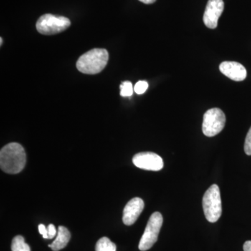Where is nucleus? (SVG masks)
<instances>
[{"mask_svg":"<svg viewBox=\"0 0 251 251\" xmlns=\"http://www.w3.org/2000/svg\"><path fill=\"white\" fill-rule=\"evenodd\" d=\"M26 163V153L22 145L12 143L5 145L0 151V167L8 174H18Z\"/></svg>","mask_w":251,"mask_h":251,"instance_id":"f257e3e1","label":"nucleus"},{"mask_svg":"<svg viewBox=\"0 0 251 251\" xmlns=\"http://www.w3.org/2000/svg\"><path fill=\"white\" fill-rule=\"evenodd\" d=\"M109 59L108 51L103 49H94L80 56L77 60L76 67L79 72L85 74L94 75L106 67Z\"/></svg>","mask_w":251,"mask_h":251,"instance_id":"f03ea898","label":"nucleus"},{"mask_svg":"<svg viewBox=\"0 0 251 251\" xmlns=\"http://www.w3.org/2000/svg\"><path fill=\"white\" fill-rule=\"evenodd\" d=\"M202 206L206 220L210 223H216L222 214V202L219 186L213 184L204 193Z\"/></svg>","mask_w":251,"mask_h":251,"instance_id":"7ed1b4c3","label":"nucleus"},{"mask_svg":"<svg viewBox=\"0 0 251 251\" xmlns=\"http://www.w3.org/2000/svg\"><path fill=\"white\" fill-rule=\"evenodd\" d=\"M71 25L69 18L56 16L52 14H44L36 22L37 31L44 35H53L68 29Z\"/></svg>","mask_w":251,"mask_h":251,"instance_id":"20e7f679","label":"nucleus"},{"mask_svg":"<svg viewBox=\"0 0 251 251\" xmlns=\"http://www.w3.org/2000/svg\"><path fill=\"white\" fill-rule=\"evenodd\" d=\"M163 221V216L159 212H154L151 214L140 241L138 248L140 251L149 250L157 242Z\"/></svg>","mask_w":251,"mask_h":251,"instance_id":"39448f33","label":"nucleus"},{"mask_svg":"<svg viewBox=\"0 0 251 251\" xmlns=\"http://www.w3.org/2000/svg\"><path fill=\"white\" fill-rule=\"evenodd\" d=\"M226 122V115L221 109H210L203 117V133L207 137L215 136L224 129Z\"/></svg>","mask_w":251,"mask_h":251,"instance_id":"423d86ee","label":"nucleus"},{"mask_svg":"<svg viewBox=\"0 0 251 251\" xmlns=\"http://www.w3.org/2000/svg\"><path fill=\"white\" fill-rule=\"evenodd\" d=\"M133 163L137 168L146 171H159L163 168L161 156L153 152H140L133 158Z\"/></svg>","mask_w":251,"mask_h":251,"instance_id":"0eeeda50","label":"nucleus"},{"mask_svg":"<svg viewBox=\"0 0 251 251\" xmlns=\"http://www.w3.org/2000/svg\"><path fill=\"white\" fill-rule=\"evenodd\" d=\"M224 10L223 0H209L203 16L204 25L209 29L217 27L218 21Z\"/></svg>","mask_w":251,"mask_h":251,"instance_id":"6e6552de","label":"nucleus"},{"mask_svg":"<svg viewBox=\"0 0 251 251\" xmlns=\"http://www.w3.org/2000/svg\"><path fill=\"white\" fill-rule=\"evenodd\" d=\"M144 201L141 198H134L127 203L123 211V222L126 226H131L138 220L144 209Z\"/></svg>","mask_w":251,"mask_h":251,"instance_id":"1a4fd4ad","label":"nucleus"},{"mask_svg":"<svg viewBox=\"0 0 251 251\" xmlns=\"http://www.w3.org/2000/svg\"><path fill=\"white\" fill-rule=\"evenodd\" d=\"M219 69L223 74L234 81L240 82L245 80L247 77V70L240 63L224 62L221 63Z\"/></svg>","mask_w":251,"mask_h":251,"instance_id":"9d476101","label":"nucleus"},{"mask_svg":"<svg viewBox=\"0 0 251 251\" xmlns=\"http://www.w3.org/2000/svg\"><path fill=\"white\" fill-rule=\"evenodd\" d=\"M71 234L69 229L64 226H59L57 234L56 239L49 247L53 251L62 250L67 247L68 243L70 241Z\"/></svg>","mask_w":251,"mask_h":251,"instance_id":"9b49d317","label":"nucleus"},{"mask_svg":"<svg viewBox=\"0 0 251 251\" xmlns=\"http://www.w3.org/2000/svg\"><path fill=\"white\" fill-rule=\"evenodd\" d=\"M116 245L108 237H102L97 242L96 251H116Z\"/></svg>","mask_w":251,"mask_h":251,"instance_id":"f8f14e48","label":"nucleus"},{"mask_svg":"<svg viewBox=\"0 0 251 251\" xmlns=\"http://www.w3.org/2000/svg\"><path fill=\"white\" fill-rule=\"evenodd\" d=\"M11 251H31L30 247L26 244L24 237L23 236L18 235L15 237L11 244Z\"/></svg>","mask_w":251,"mask_h":251,"instance_id":"ddd939ff","label":"nucleus"},{"mask_svg":"<svg viewBox=\"0 0 251 251\" xmlns=\"http://www.w3.org/2000/svg\"><path fill=\"white\" fill-rule=\"evenodd\" d=\"M120 89H121V92H120V95L122 97H130L133 94V85H132L131 82L129 81H125L123 83L120 85Z\"/></svg>","mask_w":251,"mask_h":251,"instance_id":"4468645a","label":"nucleus"},{"mask_svg":"<svg viewBox=\"0 0 251 251\" xmlns=\"http://www.w3.org/2000/svg\"><path fill=\"white\" fill-rule=\"evenodd\" d=\"M149 85L146 81H139L135 84L134 91L135 93L143 94L148 90Z\"/></svg>","mask_w":251,"mask_h":251,"instance_id":"2eb2a0df","label":"nucleus"},{"mask_svg":"<svg viewBox=\"0 0 251 251\" xmlns=\"http://www.w3.org/2000/svg\"><path fill=\"white\" fill-rule=\"evenodd\" d=\"M244 151L249 156H251V127L248 132L247 138H246L245 144H244Z\"/></svg>","mask_w":251,"mask_h":251,"instance_id":"dca6fc26","label":"nucleus"},{"mask_svg":"<svg viewBox=\"0 0 251 251\" xmlns=\"http://www.w3.org/2000/svg\"><path fill=\"white\" fill-rule=\"evenodd\" d=\"M48 236H49V239H53L55 236H57V232L54 225L50 224L48 226Z\"/></svg>","mask_w":251,"mask_h":251,"instance_id":"f3484780","label":"nucleus"},{"mask_svg":"<svg viewBox=\"0 0 251 251\" xmlns=\"http://www.w3.org/2000/svg\"><path fill=\"white\" fill-rule=\"evenodd\" d=\"M39 233L43 236L44 239H49L48 236V229L46 228V226L44 224H40L39 226Z\"/></svg>","mask_w":251,"mask_h":251,"instance_id":"a211bd4d","label":"nucleus"},{"mask_svg":"<svg viewBox=\"0 0 251 251\" xmlns=\"http://www.w3.org/2000/svg\"><path fill=\"white\" fill-rule=\"evenodd\" d=\"M244 251H251V241H247L244 244Z\"/></svg>","mask_w":251,"mask_h":251,"instance_id":"6ab92c4d","label":"nucleus"},{"mask_svg":"<svg viewBox=\"0 0 251 251\" xmlns=\"http://www.w3.org/2000/svg\"><path fill=\"white\" fill-rule=\"evenodd\" d=\"M139 1H141V2L144 3V4H150L154 3L155 1H156V0H139Z\"/></svg>","mask_w":251,"mask_h":251,"instance_id":"aec40b11","label":"nucleus"},{"mask_svg":"<svg viewBox=\"0 0 251 251\" xmlns=\"http://www.w3.org/2000/svg\"><path fill=\"white\" fill-rule=\"evenodd\" d=\"M0 40H1V46L2 45V38H0Z\"/></svg>","mask_w":251,"mask_h":251,"instance_id":"412c9836","label":"nucleus"}]
</instances>
